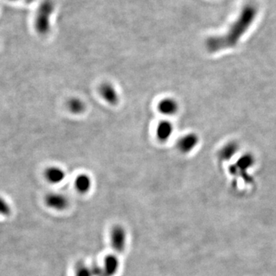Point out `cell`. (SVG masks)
<instances>
[{
	"mask_svg": "<svg viewBox=\"0 0 276 276\" xmlns=\"http://www.w3.org/2000/svg\"><path fill=\"white\" fill-rule=\"evenodd\" d=\"M256 15V6L252 4H247L226 33L219 36L211 37L206 41V48L211 53H215L222 50L233 48L254 22Z\"/></svg>",
	"mask_w": 276,
	"mask_h": 276,
	"instance_id": "6da1fadb",
	"label": "cell"
},
{
	"mask_svg": "<svg viewBox=\"0 0 276 276\" xmlns=\"http://www.w3.org/2000/svg\"><path fill=\"white\" fill-rule=\"evenodd\" d=\"M54 6L52 1L46 0L41 4L37 10L35 18V28L38 33L46 35L50 31L51 22L50 18L53 12Z\"/></svg>",
	"mask_w": 276,
	"mask_h": 276,
	"instance_id": "7a4b0ae2",
	"label": "cell"
},
{
	"mask_svg": "<svg viewBox=\"0 0 276 276\" xmlns=\"http://www.w3.org/2000/svg\"><path fill=\"white\" fill-rule=\"evenodd\" d=\"M110 245L115 252H123L127 243V232L124 227L120 225L113 227L110 234Z\"/></svg>",
	"mask_w": 276,
	"mask_h": 276,
	"instance_id": "3957f363",
	"label": "cell"
},
{
	"mask_svg": "<svg viewBox=\"0 0 276 276\" xmlns=\"http://www.w3.org/2000/svg\"><path fill=\"white\" fill-rule=\"evenodd\" d=\"M199 138L195 133H188L183 135L177 142L178 151L184 154H188L197 148L199 144Z\"/></svg>",
	"mask_w": 276,
	"mask_h": 276,
	"instance_id": "277c9868",
	"label": "cell"
},
{
	"mask_svg": "<svg viewBox=\"0 0 276 276\" xmlns=\"http://www.w3.org/2000/svg\"><path fill=\"white\" fill-rule=\"evenodd\" d=\"M255 163V157L251 153H245L239 157L236 164L230 168V173L234 176L247 177V170L252 168Z\"/></svg>",
	"mask_w": 276,
	"mask_h": 276,
	"instance_id": "5b68a950",
	"label": "cell"
},
{
	"mask_svg": "<svg viewBox=\"0 0 276 276\" xmlns=\"http://www.w3.org/2000/svg\"><path fill=\"white\" fill-rule=\"evenodd\" d=\"M99 94L106 103L116 106L120 101V94L116 87L112 83L104 82L99 88Z\"/></svg>",
	"mask_w": 276,
	"mask_h": 276,
	"instance_id": "8992f818",
	"label": "cell"
},
{
	"mask_svg": "<svg viewBox=\"0 0 276 276\" xmlns=\"http://www.w3.org/2000/svg\"><path fill=\"white\" fill-rule=\"evenodd\" d=\"M180 109L178 101L172 97H166L159 101L157 110L166 117L173 116L177 114Z\"/></svg>",
	"mask_w": 276,
	"mask_h": 276,
	"instance_id": "52a82bcc",
	"label": "cell"
},
{
	"mask_svg": "<svg viewBox=\"0 0 276 276\" xmlns=\"http://www.w3.org/2000/svg\"><path fill=\"white\" fill-rule=\"evenodd\" d=\"M46 204L52 210L62 211L68 207L69 201L66 196L61 193H52L46 196Z\"/></svg>",
	"mask_w": 276,
	"mask_h": 276,
	"instance_id": "ba28073f",
	"label": "cell"
},
{
	"mask_svg": "<svg viewBox=\"0 0 276 276\" xmlns=\"http://www.w3.org/2000/svg\"><path fill=\"white\" fill-rule=\"evenodd\" d=\"M174 127L169 120H162L156 124V137L159 141L167 142L173 136Z\"/></svg>",
	"mask_w": 276,
	"mask_h": 276,
	"instance_id": "9c48e42d",
	"label": "cell"
},
{
	"mask_svg": "<svg viewBox=\"0 0 276 276\" xmlns=\"http://www.w3.org/2000/svg\"><path fill=\"white\" fill-rule=\"evenodd\" d=\"M120 268V261L114 255H108L104 260L103 265H101V276H114L118 273Z\"/></svg>",
	"mask_w": 276,
	"mask_h": 276,
	"instance_id": "30bf717a",
	"label": "cell"
},
{
	"mask_svg": "<svg viewBox=\"0 0 276 276\" xmlns=\"http://www.w3.org/2000/svg\"><path fill=\"white\" fill-rule=\"evenodd\" d=\"M45 177L50 184L57 185L64 181V179L66 177V173L60 167L52 166L46 169Z\"/></svg>",
	"mask_w": 276,
	"mask_h": 276,
	"instance_id": "8fae6325",
	"label": "cell"
},
{
	"mask_svg": "<svg viewBox=\"0 0 276 276\" xmlns=\"http://www.w3.org/2000/svg\"><path fill=\"white\" fill-rule=\"evenodd\" d=\"M93 181L92 177L87 173H81L77 175L75 180V187L78 193L85 194L92 190Z\"/></svg>",
	"mask_w": 276,
	"mask_h": 276,
	"instance_id": "7c38bea8",
	"label": "cell"
},
{
	"mask_svg": "<svg viewBox=\"0 0 276 276\" xmlns=\"http://www.w3.org/2000/svg\"><path fill=\"white\" fill-rule=\"evenodd\" d=\"M67 107L69 112L75 115H81L86 110L87 105L84 100L77 97H73L68 99Z\"/></svg>",
	"mask_w": 276,
	"mask_h": 276,
	"instance_id": "4fadbf2b",
	"label": "cell"
},
{
	"mask_svg": "<svg viewBox=\"0 0 276 276\" xmlns=\"http://www.w3.org/2000/svg\"><path fill=\"white\" fill-rule=\"evenodd\" d=\"M239 145L236 142H229L219 150L218 156L220 160H229L237 153Z\"/></svg>",
	"mask_w": 276,
	"mask_h": 276,
	"instance_id": "5bb4252c",
	"label": "cell"
},
{
	"mask_svg": "<svg viewBox=\"0 0 276 276\" xmlns=\"http://www.w3.org/2000/svg\"><path fill=\"white\" fill-rule=\"evenodd\" d=\"M75 276H94L92 266H88L85 264H80L76 268Z\"/></svg>",
	"mask_w": 276,
	"mask_h": 276,
	"instance_id": "9a60e30c",
	"label": "cell"
},
{
	"mask_svg": "<svg viewBox=\"0 0 276 276\" xmlns=\"http://www.w3.org/2000/svg\"><path fill=\"white\" fill-rule=\"evenodd\" d=\"M10 206L5 199L0 197V215H8L10 214Z\"/></svg>",
	"mask_w": 276,
	"mask_h": 276,
	"instance_id": "2e32d148",
	"label": "cell"
},
{
	"mask_svg": "<svg viewBox=\"0 0 276 276\" xmlns=\"http://www.w3.org/2000/svg\"><path fill=\"white\" fill-rule=\"evenodd\" d=\"M13 1H17V0H13Z\"/></svg>",
	"mask_w": 276,
	"mask_h": 276,
	"instance_id": "e0dca14e",
	"label": "cell"
}]
</instances>
